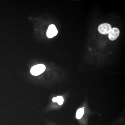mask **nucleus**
Wrapping results in <instances>:
<instances>
[{
	"instance_id": "obj_1",
	"label": "nucleus",
	"mask_w": 125,
	"mask_h": 125,
	"mask_svg": "<svg viewBox=\"0 0 125 125\" xmlns=\"http://www.w3.org/2000/svg\"><path fill=\"white\" fill-rule=\"evenodd\" d=\"M46 66L42 64H39L34 66L31 69V73L34 76H37L41 74L45 71Z\"/></svg>"
},
{
	"instance_id": "obj_2",
	"label": "nucleus",
	"mask_w": 125,
	"mask_h": 125,
	"mask_svg": "<svg viewBox=\"0 0 125 125\" xmlns=\"http://www.w3.org/2000/svg\"><path fill=\"white\" fill-rule=\"evenodd\" d=\"M112 28L110 24L107 23H103L98 26V31L101 34H107L109 33Z\"/></svg>"
},
{
	"instance_id": "obj_3",
	"label": "nucleus",
	"mask_w": 125,
	"mask_h": 125,
	"mask_svg": "<svg viewBox=\"0 0 125 125\" xmlns=\"http://www.w3.org/2000/svg\"><path fill=\"white\" fill-rule=\"evenodd\" d=\"M119 33L120 31L118 28L113 27L108 33V38L111 41L115 40L119 37Z\"/></svg>"
},
{
	"instance_id": "obj_7",
	"label": "nucleus",
	"mask_w": 125,
	"mask_h": 125,
	"mask_svg": "<svg viewBox=\"0 0 125 125\" xmlns=\"http://www.w3.org/2000/svg\"><path fill=\"white\" fill-rule=\"evenodd\" d=\"M53 101L54 102H56V97H54L53 99Z\"/></svg>"
},
{
	"instance_id": "obj_4",
	"label": "nucleus",
	"mask_w": 125,
	"mask_h": 125,
	"mask_svg": "<svg viewBox=\"0 0 125 125\" xmlns=\"http://www.w3.org/2000/svg\"><path fill=\"white\" fill-rule=\"evenodd\" d=\"M58 33V30L54 24H51L48 27L47 32V36L48 38H51L56 36Z\"/></svg>"
},
{
	"instance_id": "obj_5",
	"label": "nucleus",
	"mask_w": 125,
	"mask_h": 125,
	"mask_svg": "<svg viewBox=\"0 0 125 125\" xmlns=\"http://www.w3.org/2000/svg\"><path fill=\"white\" fill-rule=\"evenodd\" d=\"M84 113V110L83 108H80L79 109L77 112L76 114V117L78 119H80L81 118Z\"/></svg>"
},
{
	"instance_id": "obj_6",
	"label": "nucleus",
	"mask_w": 125,
	"mask_h": 125,
	"mask_svg": "<svg viewBox=\"0 0 125 125\" xmlns=\"http://www.w3.org/2000/svg\"><path fill=\"white\" fill-rule=\"evenodd\" d=\"M56 102L58 103V104L59 105H62L63 103L64 99L61 96H58L56 97Z\"/></svg>"
}]
</instances>
